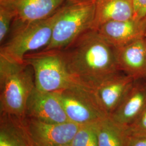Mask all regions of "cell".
I'll return each instance as SVG.
<instances>
[{
	"label": "cell",
	"instance_id": "obj_1",
	"mask_svg": "<svg viewBox=\"0 0 146 146\" xmlns=\"http://www.w3.org/2000/svg\"><path fill=\"white\" fill-rule=\"evenodd\" d=\"M59 51L73 78L79 84L88 88L121 71L116 49L96 30L85 32Z\"/></svg>",
	"mask_w": 146,
	"mask_h": 146
},
{
	"label": "cell",
	"instance_id": "obj_2",
	"mask_svg": "<svg viewBox=\"0 0 146 146\" xmlns=\"http://www.w3.org/2000/svg\"><path fill=\"white\" fill-rule=\"evenodd\" d=\"M35 88L33 69L0 55L1 114L26 117L27 102Z\"/></svg>",
	"mask_w": 146,
	"mask_h": 146
},
{
	"label": "cell",
	"instance_id": "obj_3",
	"mask_svg": "<svg viewBox=\"0 0 146 146\" xmlns=\"http://www.w3.org/2000/svg\"><path fill=\"white\" fill-rule=\"evenodd\" d=\"M58 11L41 20L22 22L14 20L11 36L1 46L0 55L22 63L27 54L41 48L44 49L51 40Z\"/></svg>",
	"mask_w": 146,
	"mask_h": 146
},
{
	"label": "cell",
	"instance_id": "obj_4",
	"mask_svg": "<svg viewBox=\"0 0 146 146\" xmlns=\"http://www.w3.org/2000/svg\"><path fill=\"white\" fill-rule=\"evenodd\" d=\"M95 10V0L66 1L58 9L51 40L43 50H61L92 29Z\"/></svg>",
	"mask_w": 146,
	"mask_h": 146
},
{
	"label": "cell",
	"instance_id": "obj_5",
	"mask_svg": "<svg viewBox=\"0 0 146 146\" xmlns=\"http://www.w3.org/2000/svg\"><path fill=\"white\" fill-rule=\"evenodd\" d=\"M24 61L31 66L35 88L44 92H55L80 85L69 73L61 52L42 50L27 54Z\"/></svg>",
	"mask_w": 146,
	"mask_h": 146
},
{
	"label": "cell",
	"instance_id": "obj_6",
	"mask_svg": "<svg viewBox=\"0 0 146 146\" xmlns=\"http://www.w3.org/2000/svg\"><path fill=\"white\" fill-rule=\"evenodd\" d=\"M70 122L80 125L95 123L108 116L90 89L78 86L55 92Z\"/></svg>",
	"mask_w": 146,
	"mask_h": 146
},
{
	"label": "cell",
	"instance_id": "obj_7",
	"mask_svg": "<svg viewBox=\"0 0 146 146\" xmlns=\"http://www.w3.org/2000/svg\"><path fill=\"white\" fill-rule=\"evenodd\" d=\"M135 80L120 71L100 80L90 89L104 113L110 116L120 103Z\"/></svg>",
	"mask_w": 146,
	"mask_h": 146
},
{
	"label": "cell",
	"instance_id": "obj_8",
	"mask_svg": "<svg viewBox=\"0 0 146 146\" xmlns=\"http://www.w3.org/2000/svg\"><path fill=\"white\" fill-rule=\"evenodd\" d=\"M32 138L37 146H61L70 145L80 125L72 122L47 123L27 118Z\"/></svg>",
	"mask_w": 146,
	"mask_h": 146
},
{
	"label": "cell",
	"instance_id": "obj_9",
	"mask_svg": "<svg viewBox=\"0 0 146 146\" xmlns=\"http://www.w3.org/2000/svg\"><path fill=\"white\" fill-rule=\"evenodd\" d=\"M27 118L47 123L69 122L62 104L55 92H44L34 89L27 102Z\"/></svg>",
	"mask_w": 146,
	"mask_h": 146
},
{
	"label": "cell",
	"instance_id": "obj_10",
	"mask_svg": "<svg viewBox=\"0 0 146 146\" xmlns=\"http://www.w3.org/2000/svg\"><path fill=\"white\" fill-rule=\"evenodd\" d=\"M101 36L116 49L123 47L145 36L146 19H134L104 23L96 30Z\"/></svg>",
	"mask_w": 146,
	"mask_h": 146
},
{
	"label": "cell",
	"instance_id": "obj_11",
	"mask_svg": "<svg viewBox=\"0 0 146 146\" xmlns=\"http://www.w3.org/2000/svg\"><path fill=\"white\" fill-rule=\"evenodd\" d=\"M146 107V78L136 80L118 107L110 117L127 127Z\"/></svg>",
	"mask_w": 146,
	"mask_h": 146
},
{
	"label": "cell",
	"instance_id": "obj_12",
	"mask_svg": "<svg viewBox=\"0 0 146 146\" xmlns=\"http://www.w3.org/2000/svg\"><path fill=\"white\" fill-rule=\"evenodd\" d=\"M120 70L135 80L146 78V50L144 37L116 49Z\"/></svg>",
	"mask_w": 146,
	"mask_h": 146
},
{
	"label": "cell",
	"instance_id": "obj_13",
	"mask_svg": "<svg viewBox=\"0 0 146 146\" xmlns=\"http://www.w3.org/2000/svg\"><path fill=\"white\" fill-rule=\"evenodd\" d=\"M0 146H37L28 129L26 117L1 114Z\"/></svg>",
	"mask_w": 146,
	"mask_h": 146
},
{
	"label": "cell",
	"instance_id": "obj_14",
	"mask_svg": "<svg viewBox=\"0 0 146 146\" xmlns=\"http://www.w3.org/2000/svg\"><path fill=\"white\" fill-rule=\"evenodd\" d=\"M95 10L92 29L104 23L125 21L134 17L133 0H95Z\"/></svg>",
	"mask_w": 146,
	"mask_h": 146
},
{
	"label": "cell",
	"instance_id": "obj_15",
	"mask_svg": "<svg viewBox=\"0 0 146 146\" xmlns=\"http://www.w3.org/2000/svg\"><path fill=\"white\" fill-rule=\"evenodd\" d=\"M15 12V19L22 22L38 21L52 15L65 0H9Z\"/></svg>",
	"mask_w": 146,
	"mask_h": 146
},
{
	"label": "cell",
	"instance_id": "obj_16",
	"mask_svg": "<svg viewBox=\"0 0 146 146\" xmlns=\"http://www.w3.org/2000/svg\"><path fill=\"white\" fill-rule=\"evenodd\" d=\"M98 146H126L128 137L126 127L110 116L95 123Z\"/></svg>",
	"mask_w": 146,
	"mask_h": 146
},
{
	"label": "cell",
	"instance_id": "obj_17",
	"mask_svg": "<svg viewBox=\"0 0 146 146\" xmlns=\"http://www.w3.org/2000/svg\"><path fill=\"white\" fill-rule=\"evenodd\" d=\"M14 9L9 1L0 2V43L5 42L10 34L11 24L15 19Z\"/></svg>",
	"mask_w": 146,
	"mask_h": 146
},
{
	"label": "cell",
	"instance_id": "obj_18",
	"mask_svg": "<svg viewBox=\"0 0 146 146\" xmlns=\"http://www.w3.org/2000/svg\"><path fill=\"white\" fill-rule=\"evenodd\" d=\"M70 145L98 146L95 123L80 125Z\"/></svg>",
	"mask_w": 146,
	"mask_h": 146
},
{
	"label": "cell",
	"instance_id": "obj_19",
	"mask_svg": "<svg viewBox=\"0 0 146 146\" xmlns=\"http://www.w3.org/2000/svg\"><path fill=\"white\" fill-rule=\"evenodd\" d=\"M126 129L129 135L146 137V107Z\"/></svg>",
	"mask_w": 146,
	"mask_h": 146
},
{
	"label": "cell",
	"instance_id": "obj_20",
	"mask_svg": "<svg viewBox=\"0 0 146 146\" xmlns=\"http://www.w3.org/2000/svg\"><path fill=\"white\" fill-rule=\"evenodd\" d=\"M134 7V17L140 20L146 17V0H133Z\"/></svg>",
	"mask_w": 146,
	"mask_h": 146
},
{
	"label": "cell",
	"instance_id": "obj_21",
	"mask_svg": "<svg viewBox=\"0 0 146 146\" xmlns=\"http://www.w3.org/2000/svg\"><path fill=\"white\" fill-rule=\"evenodd\" d=\"M126 146H146V137L129 135Z\"/></svg>",
	"mask_w": 146,
	"mask_h": 146
},
{
	"label": "cell",
	"instance_id": "obj_22",
	"mask_svg": "<svg viewBox=\"0 0 146 146\" xmlns=\"http://www.w3.org/2000/svg\"><path fill=\"white\" fill-rule=\"evenodd\" d=\"M144 41H145V48H146V32L144 36Z\"/></svg>",
	"mask_w": 146,
	"mask_h": 146
},
{
	"label": "cell",
	"instance_id": "obj_23",
	"mask_svg": "<svg viewBox=\"0 0 146 146\" xmlns=\"http://www.w3.org/2000/svg\"><path fill=\"white\" fill-rule=\"evenodd\" d=\"M66 1H82V0H65Z\"/></svg>",
	"mask_w": 146,
	"mask_h": 146
},
{
	"label": "cell",
	"instance_id": "obj_24",
	"mask_svg": "<svg viewBox=\"0 0 146 146\" xmlns=\"http://www.w3.org/2000/svg\"><path fill=\"white\" fill-rule=\"evenodd\" d=\"M7 1H9V0H0V2H5Z\"/></svg>",
	"mask_w": 146,
	"mask_h": 146
},
{
	"label": "cell",
	"instance_id": "obj_25",
	"mask_svg": "<svg viewBox=\"0 0 146 146\" xmlns=\"http://www.w3.org/2000/svg\"><path fill=\"white\" fill-rule=\"evenodd\" d=\"M71 146L70 145H64V146Z\"/></svg>",
	"mask_w": 146,
	"mask_h": 146
},
{
	"label": "cell",
	"instance_id": "obj_26",
	"mask_svg": "<svg viewBox=\"0 0 146 146\" xmlns=\"http://www.w3.org/2000/svg\"><path fill=\"white\" fill-rule=\"evenodd\" d=\"M145 19H146V17H145Z\"/></svg>",
	"mask_w": 146,
	"mask_h": 146
}]
</instances>
